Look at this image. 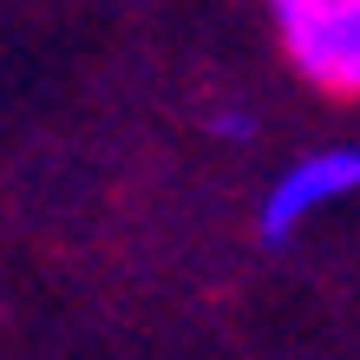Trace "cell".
<instances>
[{
	"instance_id": "cell-2",
	"label": "cell",
	"mask_w": 360,
	"mask_h": 360,
	"mask_svg": "<svg viewBox=\"0 0 360 360\" xmlns=\"http://www.w3.org/2000/svg\"><path fill=\"white\" fill-rule=\"evenodd\" d=\"M341 197H360V151H354V144L308 151L302 164H288V171L269 184V197H262V236L288 243L308 217H321V210L341 203Z\"/></svg>"
},
{
	"instance_id": "cell-1",
	"label": "cell",
	"mask_w": 360,
	"mask_h": 360,
	"mask_svg": "<svg viewBox=\"0 0 360 360\" xmlns=\"http://www.w3.org/2000/svg\"><path fill=\"white\" fill-rule=\"evenodd\" d=\"M288 66L334 98H360V0H314L295 20H282Z\"/></svg>"
},
{
	"instance_id": "cell-3",
	"label": "cell",
	"mask_w": 360,
	"mask_h": 360,
	"mask_svg": "<svg viewBox=\"0 0 360 360\" xmlns=\"http://www.w3.org/2000/svg\"><path fill=\"white\" fill-rule=\"evenodd\" d=\"M210 131H217V138H249V131H256V118H249V112H217V118H210Z\"/></svg>"
},
{
	"instance_id": "cell-4",
	"label": "cell",
	"mask_w": 360,
	"mask_h": 360,
	"mask_svg": "<svg viewBox=\"0 0 360 360\" xmlns=\"http://www.w3.org/2000/svg\"><path fill=\"white\" fill-rule=\"evenodd\" d=\"M302 7H314V0H269V13H275V27H282V20H295Z\"/></svg>"
}]
</instances>
